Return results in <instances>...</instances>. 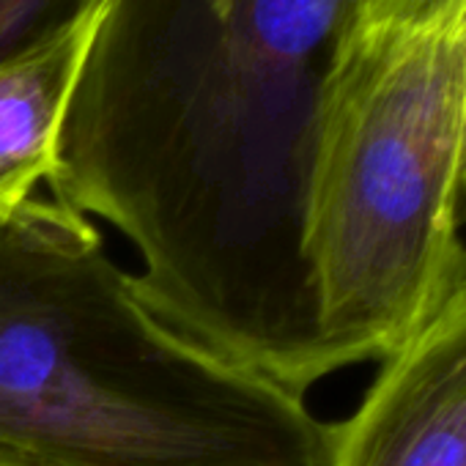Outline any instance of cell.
<instances>
[{"instance_id": "obj_4", "label": "cell", "mask_w": 466, "mask_h": 466, "mask_svg": "<svg viewBox=\"0 0 466 466\" xmlns=\"http://www.w3.org/2000/svg\"><path fill=\"white\" fill-rule=\"evenodd\" d=\"M327 466H466V294L390 357L351 417L332 425Z\"/></svg>"}, {"instance_id": "obj_5", "label": "cell", "mask_w": 466, "mask_h": 466, "mask_svg": "<svg viewBox=\"0 0 466 466\" xmlns=\"http://www.w3.org/2000/svg\"><path fill=\"white\" fill-rule=\"evenodd\" d=\"M116 0H88L66 20L0 56V219L50 181L61 135Z\"/></svg>"}, {"instance_id": "obj_3", "label": "cell", "mask_w": 466, "mask_h": 466, "mask_svg": "<svg viewBox=\"0 0 466 466\" xmlns=\"http://www.w3.org/2000/svg\"><path fill=\"white\" fill-rule=\"evenodd\" d=\"M458 17L340 20L316 99L305 269L327 370L384 360L458 272Z\"/></svg>"}, {"instance_id": "obj_10", "label": "cell", "mask_w": 466, "mask_h": 466, "mask_svg": "<svg viewBox=\"0 0 466 466\" xmlns=\"http://www.w3.org/2000/svg\"><path fill=\"white\" fill-rule=\"evenodd\" d=\"M379 0H346V12H343V17H351V15H362V12H368L370 6H376Z\"/></svg>"}, {"instance_id": "obj_1", "label": "cell", "mask_w": 466, "mask_h": 466, "mask_svg": "<svg viewBox=\"0 0 466 466\" xmlns=\"http://www.w3.org/2000/svg\"><path fill=\"white\" fill-rule=\"evenodd\" d=\"M346 0H116L75 94L53 200L118 228L143 302L200 349L308 390L316 99Z\"/></svg>"}, {"instance_id": "obj_8", "label": "cell", "mask_w": 466, "mask_h": 466, "mask_svg": "<svg viewBox=\"0 0 466 466\" xmlns=\"http://www.w3.org/2000/svg\"><path fill=\"white\" fill-rule=\"evenodd\" d=\"M458 28H461V56H463V137H461V195L466 208V4L458 9Z\"/></svg>"}, {"instance_id": "obj_2", "label": "cell", "mask_w": 466, "mask_h": 466, "mask_svg": "<svg viewBox=\"0 0 466 466\" xmlns=\"http://www.w3.org/2000/svg\"><path fill=\"white\" fill-rule=\"evenodd\" d=\"M305 395L173 332L88 217L0 219V466H327Z\"/></svg>"}, {"instance_id": "obj_9", "label": "cell", "mask_w": 466, "mask_h": 466, "mask_svg": "<svg viewBox=\"0 0 466 466\" xmlns=\"http://www.w3.org/2000/svg\"><path fill=\"white\" fill-rule=\"evenodd\" d=\"M447 294H466V239H463V250H461V261H458V272L452 278V286Z\"/></svg>"}, {"instance_id": "obj_7", "label": "cell", "mask_w": 466, "mask_h": 466, "mask_svg": "<svg viewBox=\"0 0 466 466\" xmlns=\"http://www.w3.org/2000/svg\"><path fill=\"white\" fill-rule=\"evenodd\" d=\"M466 0H379L362 15L351 17H398V20H441L455 17ZM346 20V17H343Z\"/></svg>"}, {"instance_id": "obj_6", "label": "cell", "mask_w": 466, "mask_h": 466, "mask_svg": "<svg viewBox=\"0 0 466 466\" xmlns=\"http://www.w3.org/2000/svg\"><path fill=\"white\" fill-rule=\"evenodd\" d=\"M88 0H0V56L75 15Z\"/></svg>"}]
</instances>
